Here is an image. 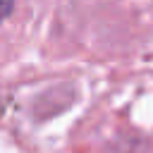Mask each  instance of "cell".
Returning a JSON list of instances; mask_svg holds the SVG:
<instances>
[{"instance_id":"6da1fadb","label":"cell","mask_w":153,"mask_h":153,"mask_svg":"<svg viewBox=\"0 0 153 153\" xmlns=\"http://www.w3.org/2000/svg\"><path fill=\"white\" fill-rule=\"evenodd\" d=\"M12 7H14V0H0V24H2V22L10 17Z\"/></svg>"}]
</instances>
